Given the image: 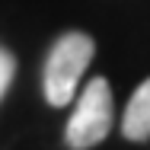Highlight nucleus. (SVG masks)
I'll use <instances>...</instances> for the list:
<instances>
[{"label": "nucleus", "instance_id": "nucleus-1", "mask_svg": "<svg viewBox=\"0 0 150 150\" xmlns=\"http://www.w3.org/2000/svg\"><path fill=\"white\" fill-rule=\"evenodd\" d=\"M96 54V42L86 32H64L58 42L51 45L48 61H45V77H42V90L51 105H67L77 93V83L86 70V64Z\"/></svg>", "mask_w": 150, "mask_h": 150}, {"label": "nucleus", "instance_id": "nucleus-2", "mask_svg": "<svg viewBox=\"0 0 150 150\" xmlns=\"http://www.w3.org/2000/svg\"><path fill=\"white\" fill-rule=\"evenodd\" d=\"M115 121V102H112V90L105 77H93L86 90L80 96L74 115L64 128V144L70 150H90L99 147Z\"/></svg>", "mask_w": 150, "mask_h": 150}, {"label": "nucleus", "instance_id": "nucleus-3", "mask_svg": "<svg viewBox=\"0 0 150 150\" xmlns=\"http://www.w3.org/2000/svg\"><path fill=\"white\" fill-rule=\"evenodd\" d=\"M121 134L131 144H141L150 137V80H144L134 90V96L128 99V109L121 118Z\"/></svg>", "mask_w": 150, "mask_h": 150}, {"label": "nucleus", "instance_id": "nucleus-4", "mask_svg": "<svg viewBox=\"0 0 150 150\" xmlns=\"http://www.w3.org/2000/svg\"><path fill=\"white\" fill-rule=\"evenodd\" d=\"M13 74H16V58L0 45V99H3V93L10 90V83H13Z\"/></svg>", "mask_w": 150, "mask_h": 150}]
</instances>
